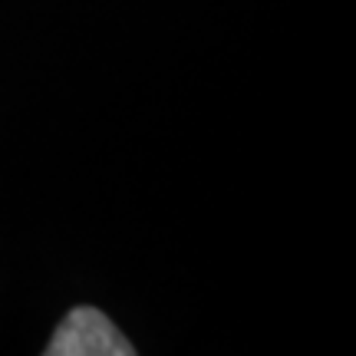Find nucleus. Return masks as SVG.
<instances>
[{
	"instance_id": "1",
	"label": "nucleus",
	"mask_w": 356,
	"mask_h": 356,
	"mask_svg": "<svg viewBox=\"0 0 356 356\" xmlns=\"http://www.w3.org/2000/svg\"><path fill=\"white\" fill-rule=\"evenodd\" d=\"M47 356H132L136 346L113 327V320L99 314L96 307H76L56 327Z\"/></svg>"
}]
</instances>
